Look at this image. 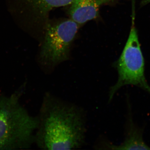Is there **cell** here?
<instances>
[{
    "instance_id": "6da1fadb",
    "label": "cell",
    "mask_w": 150,
    "mask_h": 150,
    "mask_svg": "<svg viewBox=\"0 0 150 150\" xmlns=\"http://www.w3.org/2000/svg\"><path fill=\"white\" fill-rule=\"evenodd\" d=\"M35 137L44 150H74L83 146L86 120L83 110L51 94L44 97Z\"/></svg>"
},
{
    "instance_id": "7a4b0ae2",
    "label": "cell",
    "mask_w": 150,
    "mask_h": 150,
    "mask_svg": "<svg viewBox=\"0 0 150 150\" xmlns=\"http://www.w3.org/2000/svg\"><path fill=\"white\" fill-rule=\"evenodd\" d=\"M38 124V117L30 116L17 97L0 98V150L29 147Z\"/></svg>"
},
{
    "instance_id": "3957f363",
    "label": "cell",
    "mask_w": 150,
    "mask_h": 150,
    "mask_svg": "<svg viewBox=\"0 0 150 150\" xmlns=\"http://www.w3.org/2000/svg\"><path fill=\"white\" fill-rule=\"evenodd\" d=\"M134 20V15L128 40L121 56L115 63L118 79L109 89V101L112 100L120 89L125 86H137L150 94V86L145 77L144 58Z\"/></svg>"
},
{
    "instance_id": "277c9868",
    "label": "cell",
    "mask_w": 150,
    "mask_h": 150,
    "mask_svg": "<svg viewBox=\"0 0 150 150\" xmlns=\"http://www.w3.org/2000/svg\"><path fill=\"white\" fill-rule=\"evenodd\" d=\"M79 26L71 18L48 25L40 54L43 65L51 70L69 59Z\"/></svg>"
},
{
    "instance_id": "5b68a950",
    "label": "cell",
    "mask_w": 150,
    "mask_h": 150,
    "mask_svg": "<svg viewBox=\"0 0 150 150\" xmlns=\"http://www.w3.org/2000/svg\"><path fill=\"white\" fill-rule=\"evenodd\" d=\"M120 0H74L71 4L70 18L79 25L96 18L100 7L105 4L118 2Z\"/></svg>"
},
{
    "instance_id": "8992f818",
    "label": "cell",
    "mask_w": 150,
    "mask_h": 150,
    "mask_svg": "<svg viewBox=\"0 0 150 150\" xmlns=\"http://www.w3.org/2000/svg\"><path fill=\"white\" fill-rule=\"evenodd\" d=\"M143 129L137 126L129 114L126 126L125 140L121 144H105L104 147L111 150H150V147L145 143L143 137Z\"/></svg>"
},
{
    "instance_id": "52a82bcc",
    "label": "cell",
    "mask_w": 150,
    "mask_h": 150,
    "mask_svg": "<svg viewBox=\"0 0 150 150\" xmlns=\"http://www.w3.org/2000/svg\"><path fill=\"white\" fill-rule=\"evenodd\" d=\"M34 10L40 16H47L53 9L69 5L74 0H28Z\"/></svg>"
},
{
    "instance_id": "ba28073f",
    "label": "cell",
    "mask_w": 150,
    "mask_h": 150,
    "mask_svg": "<svg viewBox=\"0 0 150 150\" xmlns=\"http://www.w3.org/2000/svg\"><path fill=\"white\" fill-rule=\"evenodd\" d=\"M150 3V0H142L141 2V7L144 6Z\"/></svg>"
}]
</instances>
